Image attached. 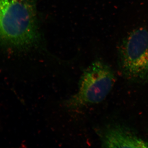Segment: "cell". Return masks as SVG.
<instances>
[{
	"label": "cell",
	"instance_id": "cell-4",
	"mask_svg": "<svg viewBox=\"0 0 148 148\" xmlns=\"http://www.w3.org/2000/svg\"><path fill=\"white\" fill-rule=\"evenodd\" d=\"M97 132L102 147L148 148V141L123 125H107Z\"/></svg>",
	"mask_w": 148,
	"mask_h": 148
},
{
	"label": "cell",
	"instance_id": "cell-2",
	"mask_svg": "<svg viewBox=\"0 0 148 148\" xmlns=\"http://www.w3.org/2000/svg\"><path fill=\"white\" fill-rule=\"evenodd\" d=\"M116 80L112 68L104 61L96 60L84 70L77 91L64 101L63 106L74 109L101 103L110 92Z\"/></svg>",
	"mask_w": 148,
	"mask_h": 148
},
{
	"label": "cell",
	"instance_id": "cell-1",
	"mask_svg": "<svg viewBox=\"0 0 148 148\" xmlns=\"http://www.w3.org/2000/svg\"><path fill=\"white\" fill-rule=\"evenodd\" d=\"M37 0H0V45L16 51L39 43Z\"/></svg>",
	"mask_w": 148,
	"mask_h": 148
},
{
	"label": "cell",
	"instance_id": "cell-3",
	"mask_svg": "<svg viewBox=\"0 0 148 148\" xmlns=\"http://www.w3.org/2000/svg\"><path fill=\"white\" fill-rule=\"evenodd\" d=\"M119 65L123 76L138 84L148 82V31L135 29L123 40L118 50Z\"/></svg>",
	"mask_w": 148,
	"mask_h": 148
}]
</instances>
